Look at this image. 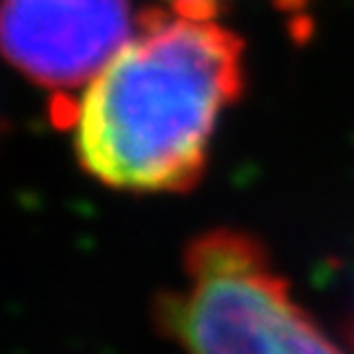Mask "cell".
<instances>
[{
  "label": "cell",
  "mask_w": 354,
  "mask_h": 354,
  "mask_svg": "<svg viewBox=\"0 0 354 354\" xmlns=\"http://www.w3.org/2000/svg\"><path fill=\"white\" fill-rule=\"evenodd\" d=\"M187 354H344L320 333L266 250L239 231H207L187 252V286L163 304Z\"/></svg>",
  "instance_id": "2"
},
{
  "label": "cell",
  "mask_w": 354,
  "mask_h": 354,
  "mask_svg": "<svg viewBox=\"0 0 354 354\" xmlns=\"http://www.w3.org/2000/svg\"><path fill=\"white\" fill-rule=\"evenodd\" d=\"M137 26L131 0H0V53L50 89L84 87Z\"/></svg>",
  "instance_id": "3"
},
{
  "label": "cell",
  "mask_w": 354,
  "mask_h": 354,
  "mask_svg": "<svg viewBox=\"0 0 354 354\" xmlns=\"http://www.w3.org/2000/svg\"><path fill=\"white\" fill-rule=\"evenodd\" d=\"M174 11H184V13H194V16H215L218 13V6L221 0H168ZM279 8L289 13L291 19H302L299 13L304 8V0H276Z\"/></svg>",
  "instance_id": "4"
},
{
  "label": "cell",
  "mask_w": 354,
  "mask_h": 354,
  "mask_svg": "<svg viewBox=\"0 0 354 354\" xmlns=\"http://www.w3.org/2000/svg\"><path fill=\"white\" fill-rule=\"evenodd\" d=\"M241 84L244 53L231 29L213 16L150 13L71 108L76 158L115 189H189Z\"/></svg>",
  "instance_id": "1"
}]
</instances>
